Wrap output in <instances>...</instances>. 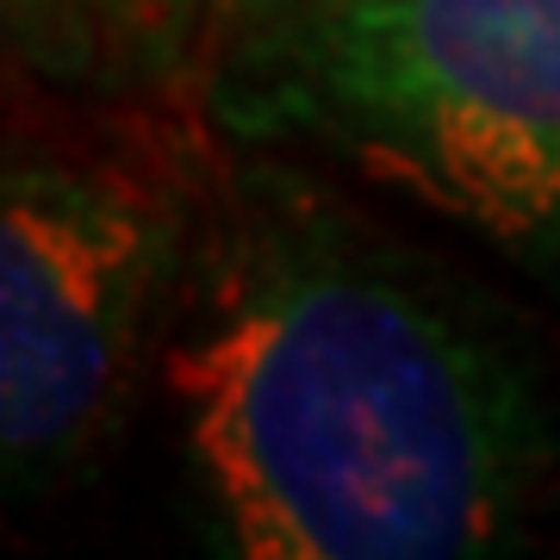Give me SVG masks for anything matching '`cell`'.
<instances>
[{
    "mask_svg": "<svg viewBox=\"0 0 560 560\" xmlns=\"http://www.w3.org/2000/svg\"><path fill=\"white\" fill-rule=\"evenodd\" d=\"M162 368L206 517L249 560L499 555L555 460L511 342L318 200L243 206Z\"/></svg>",
    "mask_w": 560,
    "mask_h": 560,
    "instance_id": "1",
    "label": "cell"
},
{
    "mask_svg": "<svg viewBox=\"0 0 560 560\" xmlns=\"http://www.w3.org/2000/svg\"><path fill=\"white\" fill-rule=\"evenodd\" d=\"M219 113L560 261V0H287L249 20Z\"/></svg>",
    "mask_w": 560,
    "mask_h": 560,
    "instance_id": "2",
    "label": "cell"
},
{
    "mask_svg": "<svg viewBox=\"0 0 560 560\" xmlns=\"http://www.w3.org/2000/svg\"><path fill=\"white\" fill-rule=\"evenodd\" d=\"M175 206L113 168L13 162L0 180V460L44 486L113 430L175 261Z\"/></svg>",
    "mask_w": 560,
    "mask_h": 560,
    "instance_id": "3",
    "label": "cell"
},
{
    "mask_svg": "<svg viewBox=\"0 0 560 560\" xmlns=\"http://www.w3.org/2000/svg\"><path fill=\"white\" fill-rule=\"evenodd\" d=\"M7 13V38L32 69L62 81L94 75L101 62V44L113 32V13L106 0H0Z\"/></svg>",
    "mask_w": 560,
    "mask_h": 560,
    "instance_id": "4",
    "label": "cell"
},
{
    "mask_svg": "<svg viewBox=\"0 0 560 560\" xmlns=\"http://www.w3.org/2000/svg\"><path fill=\"white\" fill-rule=\"evenodd\" d=\"M206 0H106L113 38L131 44L143 62H175Z\"/></svg>",
    "mask_w": 560,
    "mask_h": 560,
    "instance_id": "5",
    "label": "cell"
},
{
    "mask_svg": "<svg viewBox=\"0 0 560 560\" xmlns=\"http://www.w3.org/2000/svg\"><path fill=\"white\" fill-rule=\"evenodd\" d=\"M243 13H249V20H256V13H275V7H287V0H237Z\"/></svg>",
    "mask_w": 560,
    "mask_h": 560,
    "instance_id": "6",
    "label": "cell"
}]
</instances>
